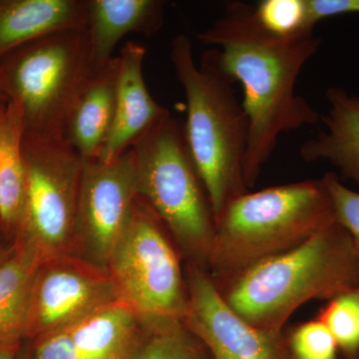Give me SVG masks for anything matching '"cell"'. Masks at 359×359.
Returning a JSON list of instances; mask_svg holds the SVG:
<instances>
[{"mask_svg": "<svg viewBox=\"0 0 359 359\" xmlns=\"http://www.w3.org/2000/svg\"><path fill=\"white\" fill-rule=\"evenodd\" d=\"M212 49L219 68L244 89L249 120L244 161L245 185H256L283 134L320 122V115L295 92L301 71L321 45L314 29L290 37L264 29L254 6L226 4L223 15L197 35Z\"/></svg>", "mask_w": 359, "mask_h": 359, "instance_id": "1", "label": "cell"}, {"mask_svg": "<svg viewBox=\"0 0 359 359\" xmlns=\"http://www.w3.org/2000/svg\"><path fill=\"white\" fill-rule=\"evenodd\" d=\"M215 283L250 325L282 332L302 304L359 287L358 257L348 231L335 222L294 249Z\"/></svg>", "mask_w": 359, "mask_h": 359, "instance_id": "2", "label": "cell"}, {"mask_svg": "<svg viewBox=\"0 0 359 359\" xmlns=\"http://www.w3.org/2000/svg\"><path fill=\"white\" fill-rule=\"evenodd\" d=\"M171 62L187 99L184 133L217 219L226 205L249 192L244 177L249 120L212 49L196 65L185 34L172 41Z\"/></svg>", "mask_w": 359, "mask_h": 359, "instance_id": "3", "label": "cell"}, {"mask_svg": "<svg viewBox=\"0 0 359 359\" xmlns=\"http://www.w3.org/2000/svg\"><path fill=\"white\" fill-rule=\"evenodd\" d=\"M335 222L323 178L249 191L217 218L208 271L221 282L294 249Z\"/></svg>", "mask_w": 359, "mask_h": 359, "instance_id": "4", "label": "cell"}, {"mask_svg": "<svg viewBox=\"0 0 359 359\" xmlns=\"http://www.w3.org/2000/svg\"><path fill=\"white\" fill-rule=\"evenodd\" d=\"M131 149L139 197L166 226L186 264L208 271L216 219L183 125L170 115Z\"/></svg>", "mask_w": 359, "mask_h": 359, "instance_id": "5", "label": "cell"}, {"mask_svg": "<svg viewBox=\"0 0 359 359\" xmlns=\"http://www.w3.org/2000/svg\"><path fill=\"white\" fill-rule=\"evenodd\" d=\"M92 69L87 29L44 35L0 60V87L25 134L63 139L66 118Z\"/></svg>", "mask_w": 359, "mask_h": 359, "instance_id": "6", "label": "cell"}, {"mask_svg": "<svg viewBox=\"0 0 359 359\" xmlns=\"http://www.w3.org/2000/svg\"><path fill=\"white\" fill-rule=\"evenodd\" d=\"M182 259L166 226L138 197L128 230L107 264L120 301L141 318L183 320L188 292Z\"/></svg>", "mask_w": 359, "mask_h": 359, "instance_id": "7", "label": "cell"}, {"mask_svg": "<svg viewBox=\"0 0 359 359\" xmlns=\"http://www.w3.org/2000/svg\"><path fill=\"white\" fill-rule=\"evenodd\" d=\"M25 212L18 240L42 262L74 255L75 224L83 160L65 139L23 135Z\"/></svg>", "mask_w": 359, "mask_h": 359, "instance_id": "8", "label": "cell"}, {"mask_svg": "<svg viewBox=\"0 0 359 359\" xmlns=\"http://www.w3.org/2000/svg\"><path fill=\"white\" fill-rule=\"evenodd\" d=\"M138 197L132 149L110 162L83 161L75 256L107 269L115 248L128 230Z\"/></svg>", "mask_w": 359, "mask_h": 359, "instance_id": "9", "label": "cell"}, {"mask_svg": "<svg viewBox=\"0 0 359 359\" xmlns=\"http://www.w3.org/2000/svg\"><path fill=\"white\" fill-rule=\"evenodd\" d=\"M183 321L212 359H287L285 335L250 325L226 304L209 271L186 264Z\"/></svg>", "mask_w": 359, "mask_h": 359, "instance_id": "10", "label": "cell"}, {"mask_svg": "<svg viewBox=\"0 0 359 359\" xmlns=\"http://www.w3.org/2000/svg\"><path fill=\"white\" fill-rule=\"evenodd\" d=\"M117 299L107 269L75 255L48 259L33 283L27 337L68 327Z\"/></svg>", "mask_w": 359, "mask_h": 359, "instance_id": "11", "label": "cell"}, {"mask_svg": "<svg viewBox=\"0 0 359 359\" xmlns=\"http://www.w3.org/2000/svg\"><path fill=\"white\" fill-rule=\"evenodd\" d=\"M140 327V316L117 299L35 339L30 359H129Z\"/></svg>", "mask_w": 359, "mask_h": 359, "instance_id": "12", "label": "cell"}, {"mask_svg": "<svg viewBox=\"0 0 359 359\" xmlns=\"http://www.w3.org/2000/svg\"><path fill=\"white\" fill-rule=\"evenodd\" d=\"M146 53L145 47L134 41L126 42L120 51L114 122L99 159L103 162L117 159L171 115L149 93L143 73Z\"/></svg>", "mask_w": 359, "mask_h": 359, "instance_id": "13", "label": "cell"}, {"mask_svg": "<svg viewBox=\"0 0 359 359\" xmlns=\"http://www.w3.org/2000/svg\"><path fill=\"white\" fill-rule=\"evenodd\" d=\"M120 59L92 68L73 100L63 139L83 161L99 160L109 137L116 110Z\"/></svg>", "mask_w": 359, "mask_h": 359, "instance_id": "14", "label": "cell"}, {"mask_svg": "<svg viewBox=\"0 0 359 359\" xmlns=\"http://www.w3.org/2000/svg\"><path fill=\"white\" fill-rule=\"evenodd\" d=\"M85 6L92 68L108 62L116 45L129 33L151 37L164 23L161 0H85Z\"/></svg>", "mask_w": 359, "mask_h": 359, "instance_id": "15", "label": "cell"}, {"mask_svg": "<svg viewBox=\"0 0 359 359\" xmlns=\"http://www.w3.org/2000/svg\"><path fill=\"white\" fill-rule=\"evenodd\" d=\"M325 97L328 111L320 120L325 129L302 144L301 157L306 162L327 161L342 178L359 186V95L330 87Z\"/></svg>", "mask_w": 359, "mask_h": 359, "instance_id": "16", "label": "cell"}, {"mask_svg": "<svg viewBox=\"0 0 359 359\" xmlns=\"http://www.w3.org/2000/svg\"><path fill=\"white\" fill-rule=\"evenodd\" d=\"M86 27L85 0H0V60L44 35Z\"/></svg>", "mask_w": 359, "mask_h": 359, "instance_id": "17", "label": "cell"}, {"mask_svg": "<svg viewBox=\"0 0 359 359\" xmlns=\"http://www.w3.org/2000/svg\"><path fill=\"white\" fill-rule=\"evenodd\" d=\"M42 263L21 240L0 262V346L20 344L27 337L33 283Z\"/></svg>", "mask_w": 359, "mask_h": 359, "instance_id": "18", "label": "cell"}, {"mask_svg": "<svg viewBox=\"0 0 359 359\" xmlns=\"http://www.w3.org/2000/svg\"><path fill=\"white\" fill-rule=\"evenodd\" d=\"M23 135L25 128L20 114L8 102L0 114V224L16 233L22 222L25 204Z\"/></svg>", "mask_w": 359, "mask_h": 359, "instance_id": "19", "label": "cell"}, {"mask_svg": "<svg viewBox=\"0 0 359 359\" xmlns=\"http://www.w3.org/2000/svg\"><path fill=\"white\" fill-rule=\"evenodd\" d=\"M129 359H212L199 339L178 318H141Z\"/></svg>", "mask_w": 359, "mask_h": 359, "instance_id": "20", "label": "cell"}, {"mask_svg": "<svg viewBox=\"0 0 359 359\" xmlns=\"http://www.w3.org/2000/svg\"><path fill=\"white\" fill-rule=\"evenodd\" d=\"M316 318L334 337L342 359H359V287L327 301Z\"/></svg>", "mask_w": 359, "mask_h": 359, "instance_id": "21", "label": "cell"}, {"mask_svg": "<svg viewBox=\"0 0 359 359\" xmlns=\"http://www.w3.org/2000/svg\"><path fill=\"white\" fill-rule=\"evenodd\" d=\"M287 359H342L330 330L318 318L283 330Z\"/></svg>", "mask_w": 359, "mask_h": 359, "instance_id": "22", "label": "cell"}, {"mask_svg": "<svg viewBox=\"0 0 359 359\" xmlns=\"http://www.w3.org/2000/svg\"><path fill=\"white\" fill-rule=\"evenodd\" d=\"M255 16L264 29L282 37L314 29L309 25L306 0H264L254 6Z\"/></svg>", "mask_w": 359, "mask_h": 359, "instance_id": "23", "label": "cell"}, {"mask_svg": "<svg viewBox=\"0 0 359 359\" xmlns=\"http://www.w3.org/2000/svg\"><path fill=\"white\" fill-rule=\"evenodd\" d=\"M335 212V221L344 226L351 238L359 261V194L341 183L337 174L330 172L323 177Z\"/></svg>", "mask_w": 359, "mask_h": 359, "instance_id": "24", "label": "cell"}, {"mask_svg": "<svg viewBox=\"0 0 359 359\" xmlns=\"http://www.w3.org/2000/svg\"><path fill=\"white\" fill-rule=\"evenodd\" d=\"M20 344L0 346V359H18Z\"/></svg>", "mask_w": 359, "mask_h": 359, "instance_id": "25", "label": "cell"}, {"mask_svg": "<svg viewBox=\"0 0 359 359\" xmlns=\"http://www.w3.org/2000/svg\"><path fill=\"white\" fill-rule=\"evenodd\" d=\"M7 104H8V98H7L6 93L2 91L1 87H0V113L6 109Z\"/></svg>", "mask_w": 359, "mask_h": 359, "instance_id": "26", "label": "cell"}, {"mask_svg": "<svg viewBox=\"0 0 359 359\" xmlns=\"http://www.w3.org/2000/svg\"><path fill=\"white\" fill-rule=\"evenodd\" d=\"M18 359H30V358H28L27 356H26V355H20V358H18Z\"/></svg>", "mask_w": 359, "mask_h": 359, "instance_id": "27", "label": "cell"}, {"mask_svg": "<svg viewBox=\"0 0 359 359\" xmlns=\"http://www.w3.org/2000/svg\"><path fill=\"white\" fill-rule=\"evenodd\" d=\"M4 256H1V255H0V262L2 261V259H4Z\"/></svg>", "mask_w": 359, "mask_h": 359, "instance_id": "28", "label": "cell"}, {"mask_svg": "<svg viewBox=\"0 0 359 359\" xmlns=\"http://www.w3.org/2000/svg\"><path fill=\"white\" fill-rule=\"evenodd\" d=\"M0 114H1V113H0Z\"/></svg>", "mask_w": 359, "mask_h": 359, "instance_id": "29", "label": "cell"}]
</instances>
